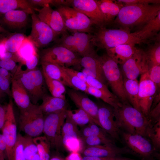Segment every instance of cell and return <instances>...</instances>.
Listing matches in <instances>:
<instances>
[{
    "label": "cell",
    "mask_w": 160,
    "mask_h": 160,
    "mask_svg": "<svg viewBox=\"0 0 160 160\" xmlns=\"http://www.w3.org/2000/svg\"><path fill=\"white\" fill-rule=\"evenodd\" d=\"M97 27L92 34L91 41L94 46L98 50H106L121 44H135L150 41L143 38L139 31L131 33L128 29Z\"/></svg>",
    "instance_id": "obj_1"
},
{
    "label": "cell",
    "mask_w": 160,
    "mask_h": 160,
    "mask_svg": "<svg viewBox=\"0 0 160 160\" xmlns=\"http://www.w3.org/2000/svg\"><path fill=\"white\" fill-rule=\"evenodd\" d=\"M160 12L159 4L124 5L113 23L129 29L130 27L145 25Z\"/></svg>",
    "instance_id": "obj_2"
},
{
    "label": "cell",
    "mask_w": 160,
    "mask_h": 160,
    "mask_svg": "<svg viewBox=\"0 0 160 160\" xmlns=\"http://www.w3.org/2000/svg\"><path fill=\"white\" fill-rule=\"evenodd\" d=\"M116 109L121 130L147 138L146 129L150 123L147 117L133 107L128 101L121 102Z\"/></svg>",
    "instance_id": "obj_3"
},
{
    "label": "cell",
    "mask_w": 160,
    "mask_h": 160,
    "mask_svg": "<svg viewBox=\"0 0 160 160\" xmlns=\"http://www.w3.org/2000/svg\"><path fill=\"white\" fill-rule=\"evenodd\" d=\"M14 77L19 79L29 96L32 103L37 105L47 94L46 85L42 70L33 69L16 73Z\"/></svg>",
    "instance_id": "obj_4"
},
{
    "label": "cell",
    "mask_w": 160,
    "mask_h": 160,
    "mask_svg": "<svg viewBox=\"0 0 160 160\" xmlns=\"http://www.w3.org/2000/svg\"><path fill=\"white\" fill-rule=\"evenodd\" d=\"M44 115L39 105L32 104L27 108L20 110L19 128L27 136L34 138L43 132Z\"/></svg>",
    "instance_id": "obj_5"
},
{
    "label": "cell",
    "mask_w": 160,
    "mask_h": 160,
    "mask_svg": "<svg viewBox=\"0 0 160 160\" xmlns=\"http://www.w3.org/2000/svg\"><path fill=\"white\" fill-rule=\"evenodd\" d=\"M121 140L132 152L143 160L159 159L160 154L148 138L137 134L121 130Z\"/></svg>",
    "instance_id": "obj_6"
},
{
    "label": "cell",
    "mask_w": 160,
    "mask_h": 160,
    "mask_svg": "<svg viewBox=\"0 0 160 160\" xmlns=\"http://www.w3.org/2000/svg\"><path fill=\"white\" fill-rule=\"evenodd\" d=\"M105 77L112 90L121 102L128 101L123 84V76L118 64L107 54L100 56Z\"/></svg>",
    "instance_id": "obj_7"
},
{
    "label": "cell",
    "mask_w": 160,
    "mask_h": 160,
    "mask_svg": "<svg viewBox=\"0 0 160 160\" xmlns=\"http://www.w3.org/2000/svg\"><path fill=\"white\" fill-rule=\"evenodd\" d=\"M67 110L49 113L44 116L43 133L49 141L51 148L58 150L63 147L61 130L67 116Z\"/></svg>",
    "instance_id": "obj_8"
},
{
    "label": "cell",
    "mask_w": 160,
    "mask_h": 160,
    "mask_svg": "<svg viewBox=\"0 0 160 160\" xmlns=\"http://www.w3.org/2000/svg\"><path fill=\"white\" fill-rule=\"evenodd\" d=\"M67 30L91 33L93 31L92 21L87 16L73 8L66 6L57 7Z\"/></svg>",
    "instance_id": "obj_9"
},
{
    "label": "cell",
    "mask_w": 160,
    "mask_h": 160,
    "mask_svg": "<svg viewBox=\"0 0 160 160\" xmlns=\"http://www.w3.org/2000/svg\"><path fill=\"white\" fill-rule=\"evenodd\" d=\"M81 58L77 54L59 44L44 49L41 55V62L52 63L65 68L80 65Z\"/></svg>",
    "instance_id": "obj_10"
},
{
    "label": "cell",
    "mask_w": 160,
    "mask_h": 160,
    "mask_svg": "<svg viewBox=\"0 0 160 160\" xmlns=\"http://www.w3.org/2000/svg\"><path fill=\"white\" fill-rule=\"evenodd\" d=\"M92 34L76 32L72 35H62L59 45L63 46L82 57L96 53L92 42Z\"/></svg>",
    "instance_id": "obj_11"
},
{
    "label": "cell",
    "mask_w": 160,
    "mask_h": 160,
    "mask_svg": "<svg viewBox=\"0 0 160 160\" xmlns=\"http://www.w3.org/2000/svg\"><path fill=\"white\" fill-rule=\"evenodd\" d=\"M31 16V30L28 37L36 47H44L56 39L58 35L48 25L40 20L34 11Z\"/></svg>",
    "instance_id": "obj_12"
},
{
    "label": "cell",
    "mask_w": 160,
    "mask_h": 160,
    "mask_svg": "<svg viewBox=\"0 0 160 160\" xmlns=\"http://www.w3.org/2000/svg\"><path fill=\"white\" fill-rule=\"evenodd\" d=\"M98 106V119L101 128L114 140L121 141V129L116 109L106 103L102 104Z\"/></svg>",
    "instance_id": "obj_13"
},
{
    "label": "cell",
    "mask_w": 160,
    "mask_h": 160,
    "mask_svg": "<svg viewBox=\"0 0 160 160\" xmlns=\"http://www.w3.org/2000/svg\"><path fill=\"white\" fill-rule=\"evenodd\" d=\"M139 84L138 102L140 111L147 118L157 88L150 79L148 71L141 75Z\"/></svg>",
    "instance_id": "obj_14"
},
{
    "label": "cell",
    "mask_w": 160,
    "mask_h": 160,
    "mask_svg": "<svg viewBox=\"0 0 160 160\" xmlns=\"http://www.w3.org/2000/svg\"><path fill=\"white\" fill-rule=\"evenodd\" d=\"M63 147L71 152H81L84 143L77 125L67 116L61 130Z\"/></svg>",
    "instance_id": "obj_15"
},
{
    "label": "cell",
    "mask_w": 160,
    "mask_h": 160,
    "mask_svg": "<svg viewBox=\"0 0 160 160\" xmlns=\"http://www.w3.org/2000/svg\"><path fill=\"white\" fill-rule=\"evenodd\" d=\"M149 69L145 51L138 49L132 57L122 65V73L124 78L135 80Z\"/></svg>",
    "instance_id": "obj_16"
},
{
    "label": "cell",
    "mask_w": 160,
    "mask_h": 160,
    "mask_svg": "<svg viewBox=\"0 0 160 160\" xmlns=\"http://www.w3.org/2000/svg\"><path fill=\"white\" fill-rule=\"evenodd\" d=\"M7 105L6 119L1 131L6 145V157L8 160H11L12 151L17 140L18 133L13 103L11 98H10Z\"/></svg>",
    "instance_id": "obj_17"
},
{
    "label": "cell",
    "mask_w": 160,
    "mask_h": 160,
    "mask_svg": "<svg viewBox=\"0 0 160 160\" xmlns=\"http://www.w3.org/2000/svg\"><path fill=\"white\" fill-rule=\"evenodd\" d=\"M71 5L88 17L97 27H104L105 25L98 0H71Z\"/></svg>",
    "instance_id": "obj_18"
},
{
    "label": "cell",
    "mask_w": 160,
    "mask_h": 160,
    "mask_svg": "<svg viewBox=\"0 0 160 160\" xmlns=\"http://www.w3.org/2000/svg\"><path fill=\"white\" fill-rule=\"evenodd\" d=\"M33 9L37 12L36 15L39 19L48 25L57 34L62 35L68 33L61 16L57 9H52L49 4L41 9L36 7Z\"/></svg>",
    "instance_id": "obj_19"
},
{
    "label": "cell",
    "mask_w": 160,
    "mask_h": 160,
    "mask_svg": "<svg viewBox=\"0 0 160 160\" xmlns=\"http://www.w3.org/2000/svg\"><path fill=\"white\" fill-rule=\"evenodd\" d=\"M81 152L84 156L99 157L120 156L122 154H132L127 146L119 147L113 143L86 146Z\"/></svg>",
    "instance_id": "obj_20"
},
{
    "label": "cell",
    "mask_w": 160,
    "mask_h": 160,
    "mask_svg": "<svg viewBox=\"0 0 160 160\" xmlns=\"http://www.w3.org/2000/svg\"><path fill=\"white\" fill-rule=\"evenodd\" d=\"M67 93L76 106L84 111L93 119L95 123L101 127L98 119V105L86 94L79 91L69 89Z\"/></svg>",
    "instance_id": "obj_21"
},
{
    "label": "cell",
    "mask_w": 160,
    "mask_h": 160,
    "mask_svg": "<svg viewBox=\"0 0 160 160\" xmlns=\"http://www.w3.org/2000/svg\"><path fill=\"white\" fill-rule=\"evenodd\" d=\"M80 65L84 68L81 72L87 76L98 80L106 85L105 77L100 56L95 53L81 58Z\"/></svg>",
    "instance_id": "obj_22"
},
{
    "label": "cell",
    "mask_w": 160,
    "mask_h": 160,
    "mask_svg": "<svg viewBox=\"0 0 160 160\" xmlns=\"http://www.w3.org/2000/svg\"><path fill=\"white\" fill-rule=\"evenodd\" d=\"M11 84L12 97L20 110L28 108L32 103L27 92L20 81L13 77Z\"/></svg>",
    "instance_id": "obj_23"
},
{
    "label": "cell",
    "mask_w": 160,
    "mask_h": 160,
    "mask_svg": "<svg viewBox=\"0 0 160 160\" xmlns=\"http://www.w3.org/2000/svg\"><path fill=\"white\" fill-rule=\"evenodd\" d=\"M133 44L119 45L106 50L107 54L118 64L122 65L137 50Z\"/></svg>",
    "instance_id": "obj_24"
},
{
    "label": "cell",
    "mask_w": 160,
    "mask_h": 160,
    "mask_svg": "<svg viewBox=\"0 0 160 160\" xmlns=\"http://www.w3.org/2000/svg\"><path fill=\"white\" fill-rule=\"evenodd\" d=\"M29 14L28 12L24 10L10 11L4 14L3 21L11 28L21 29L27 25Z\"/></svg>",
    "instance_id": "obj_25"
},
{
    "label": "cell",
    "mask_w": 160,
    "mask_h": 160,
    "mask_svg": "<svg viewBox=\"0 0 160 160\" xmlns=\"http://www.w3.org/2000/svg\"><path fill=\"white\" fill-rule=\"evenodd\" d=\"M42 100V102L39 106L44 115L68 110L66 98L46 94Z\"/></svg>",
    "instance_id": "obj_26"
},
{
    "label": "cell",
    "mask_w": 160,
    "mask_h": 160,
    "mask_svg": "<svg viewBox=\"0 0 160 160\" xmlns=\"http://www.w3.org/2000/svg\"><path fill=\"white\" fill-rule=\"evenodd\" d=\"M42 70L50 78L57 80L64 86L71 87L68 76L63 67L54 63L41 62Z\"/></svg>",
    "instance_id": "obj_27"
},
{
    "label": "cell",
    "mask_w": 160,
    "mask_h": 160,
    "mask_svg": "<svg viewBox=\"0 0 160 160\" xmlns=\"http://www.w3.org/2000/svg\"><path fill=\"white\" fill-rule=\"evenodd\" d=\"M103 15L105 24L113 22L124 6L121 2L113 0L98 1Z\"/></svg>",
    "instance_id": "obj_28"
},
{
    "label": "cell",
    "mask_w": 160,
    "mask_h": 160,
    "mask_svg": "<svg viewBox=\"0 0 160 160\" xmlns=\"http://www.w3.org/2000/svg\"><path fill=\"white\" fill-rule=\"evenodd\" d=\"M123 84L128 101L133 107L140 111L138 102L139 84L137 79L124 78Z\"/></svg>",
    "instance_id": "obj_29"
},
{
    "label": "cell",
    "mask_w": 160,
    "mask_h": 160,
    "mask_svg": "<svg viewBox=\"0 0 160 160\" xmlns=\"http://www.w3.org/2000/svg\"><path fill=\"white\" fill-rule=\"evenodd\" d=\"M33 8L28 0H0V13L3 14L15 10L27 11L31 14L34 11Z\"/></svg>",
    "instance_id": "obj_30"
},
{
    "label": "cell",
    "mask_w": 160,
    "mask_h": 160,
    "mask_svg": "<svg viewBox=\"0 0 160 160\" xmlns=\"http://www.w3.org/2000/svg\"><path fill=\"white\" fill-rule=\"evenodd\" d=\"M160 30V12L154 18L150 20L139 31L144 39L150 41L157 39L155 38Z\"/></svg>",
    "instance_id": "obj_31"
},
{
    "label": "cell",
    "mask_w": 160,
    "mask_h": 160,
    "mask_svg": "<svg viewBox=\"0 0 160 160\" xmlns=\"http://www.w3.org/2000/svg\"><path fill=\"white\" fill-rule=\"evenodd\" d=\"M42 71L46 86L52 96L66 98V90L65 86L60 81L50 78L44 72Z\"/></svg>",
    "instance_id": "obj_32"
},
{
    "label": "cell",
    "mask_w": 160,
    "mask_h": 160,
    "mask_svg": "<svg viewBox=\"0 0 160 160\" xmlns=\"http://www.w3.org/2000/svg\"><path fill=\"white\" fill-rule=\"evenodd\" d=\"M33 141L37 147L40 160H49L51 147L46 137L44 135L37 136L33 138Z\"/></svg>",
    "instance_id": "obj_33"
},
{
    "label": "cell",
    "mask_w": 160,
    "mask_h": 160,
    "mask_svg": "<svg viewBox=\"0 0 160 160\" xmlns=\"http://www.w3.org/2000/svg\"><path fill=\"white\" fill-rule=\"evenodd\" d=\"M86 93L101 99L105 103L116 109L117 108L121 102L117 97L109 96L101 90L88 85Z\"/></svg>",
    "instance_id": "obj_34"
},
{
    "label": "cell",
    "mask_w": 160,
    "mask_h": 160,
    "mask_svg": "<svg viewBox=\"0 0 160 160\" xmlns=\"http://www.w3.org/2000/svg\"><path fill=\"white\" fill-rule=\"evenodd\" d=\"M67 113V116L77 125L83 126L90 123H95L90 116L81 108L73 110L68 109Z\"/></svg>",
    "instance_id": "obj_35"
},
{
    "label": "cell",
    "mask_w": 160,
    "mask_h": 160,
    "mask_svg": "<svg viewBox=\"0 0 160 160\" xmlns=\"http://www.w3.org/2000/svg\"><path fill=\"white\" fill-rule=\"evenodd\" d=\"M145 53L149 69L153 66L160 65L159 40L156 41Z\"/></svg>",
    "instance_id": "obj_36"
},
{
    "label": "cell",
    "mask_w": 160,
    "mask_h": 160,
    "mask_svg": "<svg viewBox=\"0 0 160 160\" xmlns=\"http://www.w3.org/2000/svg\"><path fill=\"white\" fill-rule=\"evenodd\" d=\"M37 52L36 47L27 37L23 41L16 54L21 62L30 59Z\"/></svg>",
    "instance_id": "obj_37"
},
{
    "label": "cell",
    "mask_w": 160,
    "mask_h": 160,
    "mask_svg": "<svg viewBox=\"0 0 160 160\" xmlns=\"http://www.w3.org/2000/svg\"><path fill=\"white\" fill-rule=\"evenodd\" d=\"M146 135L147 138L159 152L160 149V121L154 123L150 122L146 129Z\"/></svg>",
    "instance_id": "obj_38"
},
{
    "label": "cell",
    "mask_w": 160,
    "mask_h": 160,
    "mask_svg": "<svg viewBox=\"0 0 160 160\" xmlns=\"http://www.w3.org/2000/svg\"><path fill=\"white\" fill-rule=\"evenodd\" d=\"M24 153L25 160H40L36 145L33 138L23 136Z\"/></svg>",
    "instance_id": "obj_39"
},
{
    "label": "cell",
    "mask_w": 160,
    "mask_h": 160,
    "mask_svg": "<svg viewBox=\"0 0 160 160\" xmlns=\"http://www.w3.org/2000/svg\"><path fill=\"white\" fill-rule=\"evenodd\" d=\"M27 37L23 33H17L13 34L8 38L4 40L6 50L8 52L16 54Z\"/></svg>",
    "instance_id": "obj_40"
},
{
    "label": "cell",
    "mask_w": 160,
    "mask_h": 160,
    "mask_svg": "<svg viewBox=\"0 0 160 160\" xmlns=\"http://www.w3.org/2000/svg\"><path fill=\"white\" fill-rule=\"evenodd\" d=\"M63 68L68 76L71 88L86 93L87 84L69 71L68 68Z\"/></svg>",
    "instance_id": "obj_41"
},
{
    "label": "cell",
    "mask_w": 160,
    "mask_h": 160,
    "mask_svg": "<svg viewBox=\"0 0 160 160\" xmlns=\"http://www.w3.org/2000/svg\"><path fill=\"white\" fill-rule=\"evenodd\" d=\"M11 160H25L23 136L18 133L12 151Z\"/></svg>",
    "instance_id": "obj_42"
},
{
    "label": "cell",
    "mask_w": 160,
    "mask_h": 160,
    "mask_svg": "<svg viewBox=\"0 0 160 160\" xmlns=\"http://www.w3.org/2000/svg\"><path fill=\"white\" fill-rule=\"evenodd\" d=\"M86 83L89 86L101 90L109 96L112 97H117L110 91L106 85L95 78L90 76H87Z\"/></svg>",
    "instance_id": "obj_43"
},
{
    "label": "cell",
    "mask_w": 160,
    "mask_h": 160,
    "mask_svg": "<svg viewBox=\"0 0 160 160\" xmlns=\"http://www.w3.org/2000/svg\"><path fill=\"white\" fill-rule=\"evenodd\" d=\"M93 131L95 135L115 144L116 140L102 128L95 123L88 124Z\"/></svg>",
    "instance_id": "obj_44"
},
{
    "label": "cell",
    "mask_w": 160,
    "mask_h": 160,
    "mask_svg": "<svg viewBox=\"0 0 160 160\" xmlns=\"http://www.w3.org/2000/svg\"><path fill=\"white\" fill-rule=\"evenodd\" d=\"M82 140L84 145L85 144L86 146H94L108 143L114 144L95 135L83 138Z\"/></svg>",
    "instance_id": "obj_45"
},
{
    "label": "cell",
    "mask_w": 160,
    "mask_h": 160,
    "mask_svg": "<svg viewBox=\"0 0 160 160\" xmlns=\"http://www.w3.org/2000/svg\"><path fill=\"white\" fill-rule=\"evenodd\" d=\"M148 73L150 79L159 89L160 85V65L151 67L148 71Z\"/></svg>",
    "instance_id": "obj_46"
},
{
    "label": "cell",
    "mask_w": 160,
    "mask_h": 160,
    "mask_svg": "<svg viewBox=\"0 0 160 160\" xmlns=\"http://www.w3.org/2000/svg\"><path fill=\"white\" fill-rule=\"evenodd\" d=\"M17 63L18 62L12 60H0V67L9 71L14 76L19 65L17 64Z\"/></svg>",
    "instance_id": "obj_47"
},
{
    "label": "cell",
    "mask_w": 160,
    "mask_h": 160,
    "mask_svg": "<svg viewBox=\"0 0 160 160\" xmlns=\"http://www.w3.org/2000/svg\"><path fill=\"white\" fill-rule=\"evenodd\" d=\"M39 59V56L37 52L30 59L21 62L20 63L26 66V68L25 71L31 70L37 67Z\"/></svg>",
    "instance_id": "obj_48"
},
{
    "label": "cell",
    "mask_w": 160,
    "mask_h": 160,
    "mask_svg": "<svg viewBox=\"0 0 160 160\" xmlns=\"http://www.w3.org/2000/svg\"><path fill=\"white\" fill-rule=\"evenodd\" d=\"M147 118L150 122L152 123H154L160 121V102L150 111Z\"/></svg>",
    "instance_id": "obj_49"
},
{
    "label": "cell",
    "mask_w": 160,
    "mask_h": 160,
    "mask_svg": "<svg viewBox=\"0 0 160 160\" xmlns=\"http://www.w3.org/2000/svg\"><path fill=\"white\" fill-rule=\"evenodd\" d=\"M11 81L0 75V88L1 91L10 98L12 97L10 84Z\"/></svg>",
    "instance_id": "obj_50"
},
{
    "label": "cell",
    "mask_w": 160,
    "mask_h": 160,
    "mask_svg": "<svg viewBox=\"0 0 160 160\" xmlns=\"http://www.w3.org/2000/svg\"><path fill=\"white\" fill-rule=\"evenodd\" d=\"M123 5L142 4H159V0H118Z\"/></svg>",
    "instance_id": "obj_51"
},
{
    "label": "cell",
    "mask_w": 160,
    "mask_h": 160,
    "mask_svg": "<svg viewBox=\"0 0 160 160\" xmlns=\"http://www.w3.org/2000/svg\"><path fill=\"white\" fill-rule=\"evenodd\" d=\"M7 105L0 103V130H1L4 124L7 113Z\"/></svg>",
    "instance_id": "obj_52"
},
{
    "label": "cell",
    "mask_w": 160,
    "mask_h": 160,
    "mask_svg": "<svg viewBox=\"0 0 160 160\" xmlns=\"http://www.w3.org/2000/svg\"><path fill=\"white\" fill-rule=\"evenodd\" d=\"M6 145L4 138L0 133V160H5L6 156Z\"/></svg>",
    "instance_id": "obj_53"
},
{
    "label": "cell",
    "mask_w": 160,
    "mask_h": 160,
    "mask_svg": "<svg viewBox=\"0 0 160 160\" xmlns=\"http://www.w3.org/2000/svg\"><path fill=\"white\" fill-rule=\"evenodd\" d=\"M28 1L33 7L34 6H39L43 7L47 5L52 4V0H28Z\"/></svg>",
    "instance_id": "obj_54"
},
{
    "label": "cell",
    "mask_w": 160,
    "mask_h": 160,
    "mask_svg": "<svg viewBox=\"0 0 160 160\" xmlns=\"http://www.w3.org/2000/svg\"><path fill=\"white\" fill-rule=\"evenodd\" d=\"M124 157L120 156L108 157H99L90 156H84L82 160H119Z\"/></svg>",
    "instance_id": "obj_55"
},
{
    "label": "cell",
    "mask_w": 160,
    "mask_h": 160,
    "mask_svg": "<svg viewBox=\"0 0 160 160\" xmlns=\"http://www.w3.org/2000/svg\"><path fill=\"white\" fill-rule=\"evenodd\" d=\"M68 69L71 73L77 76L82 81L86 83L87 76L82 72L79 71L69 68H68Z\"/></svg>",
    "instance_id": "obj_56"
},
{
    "label": "cell",
    "mask_w": 160,
    "mask_h": 160,
    "mask_svg": "<svg viewBox=\"0 0 160 160\" xmlns=\"http://www.w3.org/2000/svg\"><path fill=\"white\" fill-rule=\"evenodd\" d=\"M82 157L80 153L77 152H73L65 158V160H82Z\"/></svg>",
    "instance_id": "obj_57"
},
{
    "label": "cell",
    "mask_w": 160,
    "mask_h": 160,
    "mask_svg": "<svg viewBox=\"0 0 160 160\" xmlns=\"http://www.w3.org/2000/svg\"><path fill=\"white\" fill-rule=\"evenodd\" d=\"M0 75L7 78L12 81L13 76L9 71L6 69L0 67Z\"/></svg>",
    "instance_id": "obj_58"
},
{
    "label": "cell",
    "mask_w": 160,
    "mask_h": 160,
    "mask_svg": "<svg viewBox=\"0 0 160 160\" xmlns=\"http://www.w3.org/2000/svg\"><path fill=\"white\" fill-rule=\"evenodd\" d=\"M7 51L5 48L4 40L0 41V56Z\"/></svg>",
    "instance_id": "obj_59"
},
{
    "label": "cell",
    "mask_w": 160,
    "mask_h": 160,
    "mask_svg": "<svg viewBox=\"0 0 160 160\" xmlns=\"http://www.w3.org/2000/svg\"><path fill=\"white\" fill-rule=\"evenodd\" d=\"M6 95L4 93L0 88V103L3 100Z\"/></svg>",
    "instance_id": "obj_60"
},
{
    "label": "cell",
    "mask_w": 160,
    "mask_h": 160,
    "mask_svg": "<svg viewBox=\"0 0 160 160\" xmlns=\"http://www.w3.org/2000/svg\"><path fill=\"white\" fill-rule=\"evenodd\" d=\"M49 160H65L63 159L62 158L58 156H54L50 158Z\"/></svg>",
    "instance_id": "obj_61"
},
{
    "label": "cell",
    "mask_w": 160,
    "mask_h": 160,
    "mask_svg": "<svg viewBox=\"0 0 160 160\" xmlns=\"http://www.w3.org/2000/svg\"><path fill=\"white\" fill-rule=\"evenodd\" d=\"M5 31L6 32L4 29L0 25V33L1 32H4Z\"/></svg>",
    "instance_id": "obj_62"
},
{
    "label": "cell",
    "mask_w": 160,
    "mask_h": 160,
    "mask_svg": "<svg viewBox=\"0 0 160 160\" xmlns=\"http://www.w3.org/2000/svg\"><path fill=\"white\" fill-rule=\"evenodd\" d=\"M119 160H133V159H131L124 157L122 159Z\"/></svg>",
    "instance_id": "obj_63"
},
{
    "label": "cell",
    "mask_w": 160,
    "mask_h": 160,
    "mask_svg": "<svg viewBox=\"0 0 160 160\" xmlns=\"http://www.w3.org/2000/svg\"><path fill=\"white\" fill-rule=\"evenodd\" d=\"M149 160H156V159H152Z\"/></svg>",
    "instance_id": "obj_64"
}]
</instances>
